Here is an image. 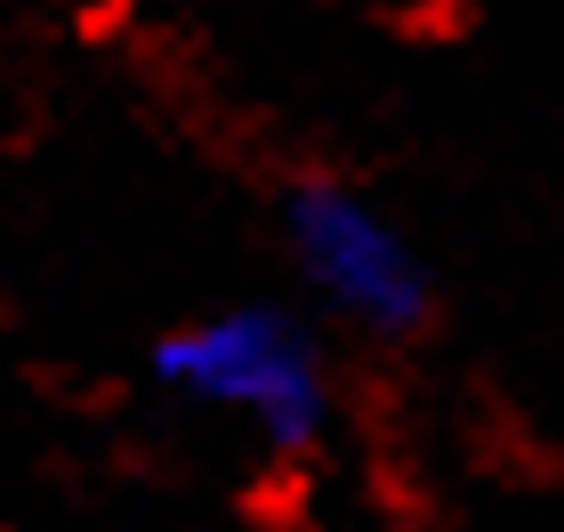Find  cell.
Masks as SVG:
<instances>
[{
	"instance_id": "obj_1",
	"label": "cell",
	"mask_w": 564,
	"mask_h": 532,
	"mask_svg": "<svg viewBox=\"0 0 564 532\" xmlns=\"http://www.w3.org/2000/svg\"><path fill=\"white\" fill-rule=\"evenodd\" d=\"M153 379L202 412L242 420L267 452H315L330 427V371L282 307H218L153 347Z\"/></svg>"
},
{
	"instance_id": "obj_2",
	"label": "cell",
	"mask_w": 564,
	"mask_h": 532,
	"mask_svg": "<svg viewBox=\"0 0 564 532\" xmlns=\"http://www.w3.org/2000/svg\"><path fill=\"white\" fill-rule=\"evenodd\" d=\"M282 242H291L299 283L315 291L339 323H355L364 339L427 332L435 283H427L420 250L379 202H364L355 186H330V177L291 186V202H282Z\"/></svg>"
}]
</instances>
